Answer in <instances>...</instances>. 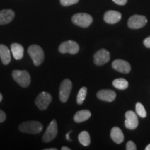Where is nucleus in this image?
<instances>
[{"label":"nucleus","instance_id":"1","mask_svg":"<svg viewBox=\"0 0 150 150\" xmlns=\"http://www.w3.org/2000/svg\"><path fill=\"white\" fill-rule=\"evenodd\" d=\"M19 129L22 133L30 134H40L43 129V125L38 121H27L22 123Z\"/></svg>","mask_w":150,"mask_h":150},{"label":"nucleus","instance_id":"2","mask_svg":"<svg viewBox=\"0 0 150 150\" xmlns=\"http://www.w3.org/2000/svg\"><path fill=\"white\" fill-rule=\"evenodd\" d=\"M27 52L29 55L31 56V59L33 62V64L36 65V66H39L44 61V51L39 45H30L29 47L28 48Z\"/></svg>","mask_w":150,"mask_h":150},{"label":"nucleus","instance_id":"3","mask_svg":"<svg viewBox=\"0 0 150 150\" xmlns=\"http://www.w3.org/2000/svg\"><path fill=\"white\" fill-rule=\"evenodd\" d=\"M12 76L17 83L23 88L28 87L31 83V76L26 70H13Z\"/></svg>","mask_w":150,"mask_h":150},{"label":"nucleus","instance_id":"4","mask_svg":"<svg viewBox=\"0 0 150 150\" xmlns=\"http://www.w3.org/2000/svg\"><path fill=\"white\" fill-rule=\"evenodd\" d=\"M72 21L75 25L79 27L86 28L88 27L93 21V19L89 14L80 13L74 15L72 18Z\"/></svg>","mask_w":150,"mask_h":150},{"label":"nucleus","instance_id":"5","mask_svg":"<svg viewBox=\"0 0 150 150\" xmlns=\"http://www.w3.org/2000/svg\"><path fill=\"white\" fill-rule=\"evenodd\" d=\"M72 89V81L68 79L63 80L60 86L59 99L63 103L66 102Z\"/></svg>","mask_w":150,"mask_h":150},{"label":"nucleus","instance_id":"6","mask_svg":"<svg viewBox=\"0 0 150 150\" xmlns=\"http://www.w3.org/2000/svg\"><path fill=\"white\" fill-rule=\"evenodd\" d=\"M52 97L50 93L47 92H42L38 95V96L36 97L35 101V104L38 106L39 109L45 110H46L52 102Z\"/></svg>","mask_w":150,"mask_h":150},{"label":"nucleus","instance_id":"7","mask_svg":"<svg viewBox=\"0 0 150 150\" xmlns=\"http://www.w3.org/2000/svg\"><path fill=\"white\" fill-rule=\"evenodd\" d=\"M59 52L62 54L69 53L71 54H76L79 51V46L78 43L73 40H67L61 43L59 46Z\"/></svg>","mask_w":150,"mask_h":150},{"label":"nucleus","instance_id":"8","mask_svg":"<svg viewBox=\"0 0 150 150\" xmlns=\"http://www.w3.org/2000/svg\"><path fill=\"white\" fill-rule=\"evenodd\" d=\"M58 134V126L56 120H53L46 129L45 133L43 135L42 141L44 142H49L54 139Z\"/></svg>","mask_w":150,"mask_h":150},{"label":"nucleus","instance_id":"9","mask_svg":"<svg viewBox=\"0 0 150 150\" xmlns=\"http://www.w3.org/2000/svg\"><path fill=\"white\" fill-rule=\"evenodd\" d=\"M147 22V18L140 15H134L128 20V27L133 29H138L145 27Z\"/></svg>","mask_w":150,"mask_h":150},{"label":"nucleus","instance_id":"10","mask_svg":"<svg viewBox=\"0 0 150 150\" xmlns=\"http://www.w3.org/2000/svg\"><path fill=\"white\" fill-rule=\"evenodd\" d=\"M125 127L129 130L136 129L138 125V115L132 110H128L125 113Z\"/></svg>","mask_w":150,"mask_h":150},{"label":"nucleus","instance_id":"11","mask_svg":"<svg viewBox=\"0 0 150 150\" xmlns=\"http://www.w3.org/2000/svg\"><path fill=\"white\" fill-rule=\"evenodd\" d=\"M110 53L105 49H101L94 55V63L97 65H103L110 61Z\"/></svg>","mask_w":150,"mask_h":150},{"label":"nucleus","instance_id":"12","mask_svg":"<svg viewBox=\"0 0 150 150\" xmlns=\"http://www.w3.org/2000/svg\"><path fill=\"white\" fill-rule=\"evenodd\" d=\"M112 67L114 70L124 74H128L131 71V65L128 62L122 59H117L112 63Z\"/></svg>","mask_w":150,"mask_h":150},{"label":"nucleus","instance_id":"13","mask_svg":"<svg viewBox=\"0 0 150 150\" xmlns=\"http://www.w3.org/2000/svg\"><path fill=\"white\" fill-rule=\"evenodd\" d=\"M122 18V14L118 11H108L105 13L104 20L106 23L113 24L117 23Z\"/></svg>","mask_w":150,"mask_h":150},{"label":"nucleus","instance_id":"14","mask_svg":"<svg viewBox=\"0 0 150 150\" xmlns=\"http://www.w3.org/2000/svg\"><path fill=\"white\" fill-rule=\"evenodd\" d=\"M97 97L102 101L111 102L115 99L116 93L111 90H101L97 93Z\"/></svg>","mask_w":150,"mask_h":150},{"label":"nucleus","instance_id":"15","mask_svg":"<svg viewBox=\"0 0 150 150\" xmlns=\"http://www.w3.org/2000/svg\"><path fill=\"white\" fill-rule=\"evenodd\" d=\"M15 18V13L11 9H4L0 11V25L7 24Z\"/></svg>","mask_w":150,"mask_h":150},{"label":"nucleus","instance_id":"16","mask_svg":"<svg viewBox=\"0 0 150 150\" xmlns=\"http://www.w3.org/2000/svg\"><path fill=\"white\" fill-rule=\"evenodd\" d=\"M0 58L4 65H8L11 61V52L4 45H0Z\"/></svg>","mask_w":150,"mask_h":150},{"label":"nucleus","instance_id":"17","mask_svg":"<svg viewBox=\"0 0 150 150\" xmlns=\"http://www.w3.org/2000/svg\"><path fill=\"white\" fill-rule=\"evenodd\" d=\"M11 52L16 60H20L24 56V47L19 43H13L11 46Z\"/></svg>","mask_w":150,"mask_h":150},{"label":"nucleus","instance_id":"18","mask_svg":"<svg viewBox=\"0 0 150 150\" xmlns=\"http://www.w3.org/2000/svg\"><path fill=\"white\" fill-rule=\"evenodd\" d=\"M110 137L112 140L116 143L120 144L124 141V134L122 131L121 130L119 127H113L110 131Z\"/></svg>","mask_w":150,"mask_h":150},{"label":"nucleus","instance_id":"19","mask_svg":"<svg viewBox=\"0 0 150 150\" xmlns=\"http://www.w3.org/2000/svg\"><path fill=\"white\" fill-rule=\"evenodd\" d=\"M91 116V112L88 110H81L76 112L74 116V122L77 123L83 122L88 120Z\"/></svg>","mask_w":150,"mask_h":150},{"label":"nucleus","instance_id":"20","mask_svg":"<svg viewBox=\"0 0 150 150\" xmlns=\"http://www.w3.org/2000/svg\"><path fill=\"white\" fill-rule=\"evenodd\" d=\"M112 86L119 90H125L128 88L129 83L128 81L123 78L116 79L112 81Z\"/></svg>","mask_w":150,"mask_h":150},{"label":"nucleus","instance_id":"21","mask_svg":"<svg viewBox=\"0 0 150 150\" xmlns=\"http://www.w3.org/2000/svg\"><path fill=\"white\" fill-rule=\"evenodd\" d=\"M79 140L82 145L85 146V147L89 146L91 144V137H90L88 132L86 131L81 132L80 134L79 135Z\"/></svg>","mask_w":150,"mask_h":150},{"label":"nucleus","instance_id":"22","mask_svg":"<svg viewBox=\"0 0 150 150\" xmlns=\"http://www.w3.org/2000/svg\"><path fill=\"white\" fill-rule=\"evenodd\" d=\"M88 89L86 87H82L79 91L77 97H76V102L78 104H82L85 100L86 95H87Z\"/></svg>","mask_w":150,"mask_h":150},{"label":"nucleus","instance_id":"23","mask_svg":"<svg viewBox=\"0 0 150 150\" xmlns=\"http://www.w3.org/2000/svg\"><path fill=\"white\" fill-rule=\"evenodd\" d=\"M136 114L138 115H139L140 117L145 118L147 116V112L144 106L141 103L138 102L136 104Z\"/></svg>","mask_w":150,"mask_h":150},{"label":"nucleus","instance_id":"24","mask_svg":"<svg viewBox=\"0 0 150 150\" xmlns=\"http://www.w3.org/2000/svg\"><path fill=\"white\" fill-rule=\"evenodd\" d=\"M79 0H60L61 4L63 6H69L78 3Z\"/></svg>","mask_w":150,"mask_h":150},{"label":"nucleus","instance_id":"25","mask_svg":"<svg viewBox=\"0 0 150 150\" xmlns=\"http://www.w3.org/2000/svg\"><path fill=\"white\" fill-rule=\"evenodd\" d=\"M137 149L136 144L133 141H129L127 142L126 145V149L127 150H136Z\"/></svg>","mask_w":150,"mask_h":150},{"label":"nucleus","instance_id":"26","mask_svg":"<svg viewBox=\"0 0 150 150\" xmlns=\"http://www.w3.org/2000/svg\"><path fill=\"white\" fill-rule=\"evenodd\" d=\"M6 118V115L5 112L3 110H0V123L4 122Z\"/></svg>","mask_w":150,"mask_h":150},{"label":"nucleus","instance_id":"27","mask_svg":"<svg viewBox=\"0 0 150 150\" xmlns=\"http://www.w3.org/2000/svg\"><path fill=\"white\" fill-rule=\"evenodd\" d=\"M114 3L117 4L118 5H120V6H123L125 5L127 2V0H112Z\"/></svg>","mask_w":150,"mask_h":150},{"label":"nucleus","instance_id":"28","mask_svg":"<svg viewBox=\"0 0 150 150\" xmlns=\"http://www.w3.org/2000/svg\"><path fill=\"white\" fill-rule=\"evenodd\" d=\"M143 44L146 47L150 48V36L146 38L143 41Z\"/></svg>","mask_w":150,"mask_h":150},{"label":"nucleus","instance_id":"29","mask_svg":"<svg viewBox=\"0 0 150 150\" xmlns=\"http://www.w3.org/2000/svg\"><path fill=\"white\" fill-rule=\"evenodd\" d=\"M70 133H72V131H69L68 133H67V134H66V139L67 140H69V141H71V139L70 138Z\"/></svg>","mask_w":150,"mask_h":150},{"label":"nucleus","instance_id":"30","mask_svg":"<svg viewBox=\"0 0 150 150\" xmlns=\"http://www.w3.org/2000/svg\"><path fill=\"white\" fill-rule=\"evenodd\" d=\"M62 150H70V148L67 147H61Z\"/></svg>","mask_w":150,"mask_h":150},{"label":"nucleus","instance_id":"31","mask_svg":"<svg viewBox=\"0 0 150 150\" xmlns=\"http://www.w3.org/2000/svg\"><path fill=\"white\" fill-rule=\"evenodd\" d=\"M145 149L146 150H150V144H149V145H148L147 147H145Z\"/></svg>","mask_w":150,"mask_h":150},{"label":"nucleus","instance_id":"32","mask_svg":"<svg viewBox=\"0 0 150 150\" xmlns=\"http://www.w3.org/2000/svg\"><path fill=\"white\" fill-rule=\"evenodd\" d=\"M45 150H57L56 148H50V149H45Z\"/></svg>","mask_w":150,"mask_h":150},{"label":"nucleus","instance_id":"33","mask_svg":"<svg viewBox=\"0 0 150 150\" xmlns=\"http://www.w3.org/2000/svg\"><path fill=\"white\" fill-rule=\"evenodd\" d=\"M2 99H3V97H2V95H1V93H0V102L2 101Z\"/></svg>","mask_w":150,"mask_h":150}]
</instances>
